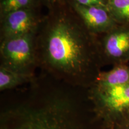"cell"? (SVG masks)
<instances>
[{
  "mask_svg": "<svg viewBox=\"0 0 129 129\" xmlns=\"http://www.w3.org/2000/svg\"><path fill=\"white\" fill-rule=\"evenodd\" d=\"M96 37L74 9L53 10L41 20L37 29V63L70 83L94 84L103 62Z\"/></svg>",
  "mask_w": 129,
  "mask_h": 129,
  "instance_id": "cell-1",
  "label": "cell"
},
{
  "mask_svg": "<svg viewBox=\"0 0 129 129\" xmlns=\"http://www.w3.org/2000/svg\"><path fill=\"white\" fill-rule=\"evenodd\" d=\"M1 119V129H80L71 102L59 96L9 109Z\"/></svg>",
  "mask_w": 129,
  "mask_h": 129,
  "instance_id": "cell-2",
  "label": "cell"
},
{
  "mask_svg": "<svg viewBox=\"0 0 129 129\" xmlns=\"http://www.w3.org/2000/svg\"><path fill=\"white\" fill-rule=\"evenodd\" d=\"M91 98L106 129H118L129 120V83L104 89L93 87Z\"/></svg>",
  "mask_w": 129,
  "mask_h": 129,
  "instance_id": "cell-3",
  "label": "cell"
},
{
  "mask_svg": "<svg viewBox=\"0 0 129 129\" xmlns=\"http://www.w3.org/2000/svg\"><path fill=\"white\" fill-rule=\"evenodd\" d=\"M36 33L32 32L1 41V67L20 73L32 75V70L37 63Z\"/></svg>",
  "mask_w": 129,
  "mask_h": 129,
  "instance_id": "cell-4",
  "label": "cell"
},
{
  "mask_svg": "<svg viewBox=\"0 0 129 129\" xmlns=\"http://www.w3.org/2000/svg\"><path fill=\"white\" fill-rule=\"evenodd\" d=\"M99 44L102 61L114 65L129 62V26H116L105 34Z\"/></svg>",
  "mask_w": 129,
  "mask_h": 129,
  "instance_id": "cell-5",
  "label": "cell"
},
{
  "mask_svg": "<svg viewBox=\"0 0 129 129\" xmlns=\"http://www.w3.org/2000/svg\"><path fill=\"white\" fill-rule=\"evenodd\" d=\"M1 41L37 32L41 22L32 9L10 13L1 19Z\"/></svg>",
  "mask_w": 129,
  "mask_h": 129,
  "instance_id": "cell-6",
  "label": "cell"
},
{
  "mask_svg": "<svg viewBox=\"0 0 129 129\" xmlns=\"http://www.w3.org/2000/svg\"><path fill=\"white\" fill-rule=\"evenodd\" d=\"M72 7L88 29L96 35L105 34L118 25L105 7L85 6L74 2Z\"/></svg>",
  "mask_w": 129,
  "mask_h": 129,
  "instance_id": "cell-7",
  "label": "cell"
},
{
  "mask_svg": "<svg viewBox=\"0 0 129 129\" xmlns=\"http://www.w3.org/2000/svg\"><path fill=\"white\" fill-rule=\"evenodd\" d=\"M129 83V65L127 63L116 64L110 71L101 72L94 84L98 88H108Z\"/></svg>",
  "mask_w": 129,
  "mask_h": 129,
  "instance_id": "cell-8",
  "label": "cell"
},
{
  "mask_svg": "<svg viewBox=\"0 0 129 129\" xmlns=\"http://www.w3.org/2000/svg\"><path fill=\"white\" fill-rule=\"evenodd\" d=\"M33 75L22 74L0 67V90L13 88L17 85L31 81Z\"/></svg>",
  "mask_w": 129,
  "mask_h": 129,
  "instance_id": "cell-9",
  "label": "cell"
},
{
  "mask_svg": "<svg viewBox=\"0 0 129 129\" xmlns=\"http://www.w3.org/2000/svg\"><path fill=\"white\" fill-rule=\"evenodd\" d=\"M107 9L118 25L129 26V0H107Z\"/></svg>",
  "mask_w": 129,
  "mask_h": 129,
  "instance_id": "cell-10",
  "label": "cell"
},
{
  "mask_svg": "<svg viewBox=\"0 0 129 129\" xmlns=\"http://www.w3.org/2000/svg\"><path fill=\"white\" fill-rule=\"evenodd\" d=\"M35 0H1L0 4L1 19L7 14L19 10L32 9Z\"/></svg>",
  "mask_w": 129,
  "mask_h": 129,
  "instance_id": "cell-11",
  "label": "cell"
},
{
  "mask_svg": "<svg viewBox=\"0 0 129 129\" xmlns=\"http://www.w3.org/2000/svg\"><path fill=\"white\" fill-rule=\"evenodd\" d=\"M74 3L85 6H101L107 9V0H73Z\"/></svg>",
  "mask_w": 129,
  "mask_h": 129,
  "instance_id": "cell-12",
  "label": "cell"
},
{
  "mask_svg": "<svg viewBox=\"0 0 129 129\" xmlns=\"http://www.w3.org/2000/svg\"><path fill=\"white\" fill-rule=\"evenodd\" d=\"M43 1L51 6H53L54 4L60 2V0H43Z\"/></svg>",
  "mask_w": 129,
  "mask_h": 129,
  "instance_id": "cell-13",
  "label": "cell"
},
{
  "mask_svg": "<svg viewBox=\"0 0 129 129\" xmlns=\"http://www.w3.org/2000/svg\"><path fill=\"white\" fill-rule=\"evenodd\" d=\"M118 129H129V120L125 122L122 126H121Z\"/></svg>",
  "mask_w": 129,
  "mask_h": 129,
  "instance_id": "cell-14",
  "label": "cell"
}]
</instances>
